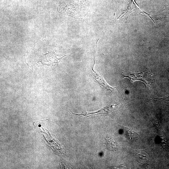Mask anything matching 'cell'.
Returning <instances> with one entry per match:
<instances>
[{"label": "cell", "mask_w": 169, "mask_h": 169, "mask_svg": "<svg viewBox=\"0 0 169 169\" xmlns=\"http://www.w3.org/2000/svg\"><path fill=\"white\" fill-rule=\"evenodd\" d=\"M122 73L123 78H129L131 83L136 80L141 81L146 84L148 89L150 88L152 75L150 72L144 71L138 73H133L128 71L123 70Z\"/></svg>", "instance_id": "6da1fadb"}, {"label": "cell", "mask_w": 169, "mask_h": 169, "mask_svg": "<svg viewBox=\"0 0 169 169\" xmlns=\"http://www.w3.org/2000/svg\"><path fill=\"white\" fill-rule=\"evenodd\" d=\"M105 139V146L107 149L112 151H116L119 149V145L117 142L114 139L109 137Z\"/></svg>", "instance_id": "7a4b0ae2"}, {"label": "cell", "mask_w": 169, "mask_h": 169, "mask_svg": "<svg viewBox=\"0 0 169 169\" xmlns=\"http://www.w3.org/2000/svg\"><path fill=\"white\" fill-rule=\"evenodd\" d=\"M125 133L128 140L130 141L135 140L139 137L140 135L130 128H125Z\"/></svg>", "instance_id": "3957f363"}, {"label": "cell", "mask_w": 169, "mask_h": 169, "mask_svg": "<svg viewBox=\"0 0 169 169\" xmlns=\"http://www.w3.org/2000/svg\"><path fill=\"white\" fill-rule=\"evenodd\" d=\"M159 99L162 100H167L169 101V96L165 97H164L163 98H160Z\"/></svg>", "instance_id": "277c9868"}]
</instances>
